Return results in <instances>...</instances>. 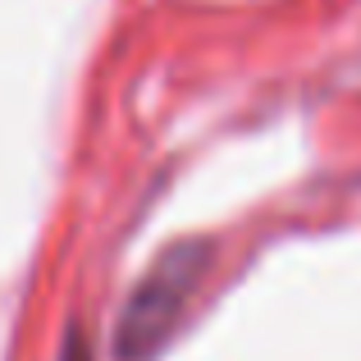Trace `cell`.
<instances>
[{
	"label": "cell",
	"instance_id": "1",
	"mask_svg": "<svg viewBox=\"0 0 361 361\" xmlns=\"http://www.w3.org/2000/svg\"><path fill=\"white\" fill-rule=\"evenodd\" d=\"M206 247L197 243H183V247H169L151 274L133 288L128 307H123V320H119V357L123 361H142L151 357L169 334H174L178 316H183L188 298H192L197 279L206 270Z\"/></svg>",
	"mask_w": 361,
	"mask_h": 361
}]
</instances>
